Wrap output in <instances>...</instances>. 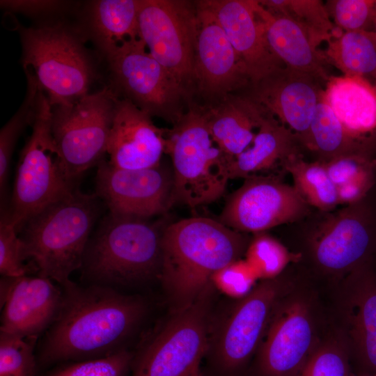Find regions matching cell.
Here are the masks:
<instances>
[{
	"instance_id": "obj_1",
	"label": "cell",
	"mask_w": 376,
	"mask_h": 376,
	"mask_svg": "<svg viewBox=\"0 0 376 376\" xmlns=\"http://www.w3.org/2000/svg\"><path fill=\"white\" fill-rule=\"evenodd\" d=\"M61 287V305L42 343L43 362L93 359L125 349L123 343L145 316L142 299L111 287L79 285L72 281Z\"/></svg>"
},
{
	"instance_id": "obj_2",
	"label": "cell",
	"mask_w": 376,
	"mask_h": 376,
	"mask_svg": "<svg viewBox=\"0 0 376 376\" xmlns=\"http://www.w3.org/2000/svg\"><path fill=\"white\" fill-rule=\"evenodd\" d=\"M248 244L243 233L211 218L191 217L167 224L159 279L178 309L194 303L219 272L240 259Z\"/></svg>"
},
{
	"instance_id": "obj_3",
	"label": "cell",
	"mask_w": 376,
	"mask_h": 376,
	"mask_svg": "<svg viewBox=\"0 0 376 376\" xmlns=\"http://www.w3.org/2000/svg\"><path fill=\"white\" fill-rule=\"evenodd\" d=\"M166 225L109 212L88 241L83 276L88 284L113 288L160 278Z\"/></svg>"
},
{
	"instance_id": "obj_4",
	"label": "cell",
	"mask_w": 376,
	"mask_h": 376,
	"mask_svg": "<svg viewBox=\"0 0 376 376\" xmlns=\"http://www.w3.org/2000/svg\"><path fill=\"white\" fill-rule=\"evenodd\" d=\"M99 210L96 194L74 189L28 220L20 237L39 276L60 286L71 281L81 267Z\"/></svg>"
},
{
	"instance_id": "obj_5",
	"label": "cell",
	"mask_w": 376,
	"mask_h": 376,
	"mask_svg": "<svg viewBox=\"0 0 376 376\" xmlns=\"http://www.w3.org/2000/svg\"><path fill=\"white\" fill-rule=\"evenodd\" d=\"M188 108L167 130L165 153L171 159L176 203L195 208L224 194L230 160L212 138L203 107L191 102Z\"/></svg>"
},
{
	"instance_id": "obj_6",
	"label": "cell",
	"mask_w": 376,
	"mask_h": 376,
	"mask_svg": "<svg viewBox=\"0 0 376 376\" xmlns=\"http://www.w3.org/2000/svg\"><path fill=\"white\" fill-rule=\"evenodd\" d=\"M22 63L52 107L86 95L94 73L81 40L61 23L22 29Z\"/></svg>"
},
{
	"instance_id": "obj_7",
	"label": "cell",
	"mask_w": 376,
	"mask_h": 376,
	"mask_svg": "<svg viewBox=\"0 0 376 376\" xmlns=\"http://www.w3.org/2000/svg\"><path fill=\"white\" fill-rule=\"evenodd\" d=\"M52 107L39 88L32 132L20 152L10 210L18 233L41 210L71 192L52 132Z\"/></svg>"
},
{
	"instance_id": "obj_8",
	"label": "cell",
	"mask_w": 376,
	"mask_h": 376,
	"mask_svg": "<svg viewBox=\"0 0 376 376\" xmlns=\"http://www.w3.org/2000/svg\"><path fill=\"white\" fill-rule=\"evenodd\" d=\"M118 99L105 87L70 104L52 107V132L70 185L104 159Z\"/></svg>"
},
{
	"instance_id": "obj_9",
	"label": "cell",
	"mask_w": 376,
	"mask_h": 376,
	"mask_svg": "<svg viewBox=\"0 0 376 376\" xmlns=\"http://www.w3.org/2000/svg\"><path fill=\"white\" fill-rule=\"evenodd\" d=\"M116 88L150 117L173 125L185 113L191 97L148 52L139 38L124 42L107 57Z\"/></svg>"
},
{
	"instance_id": "obj_10",
	"label": "cell",
	"mask_w": 376,
	"mask_h": 376,
	"mask_svg": "<svg viewBox=\"0 0 376 376\" xmlns=\"http://www.w3.org/2000/svg\"><path fill=\"white\" fill-rule=\"evenodd\" d=\"M198 19L196 1L141 0L139 38L191 97Z\"/></svg>"
},
{
	"instance_id": "obj_11",
	"label": "cell",
	"mask_w": 376,
	"mask_h": 376,
	"mask_svg": "<svg viewBox=\"0 0 376 376\" xmlns=\"http://www.w3.org/2000/svg\"><path fill=\"white\" fill-rule=\"evenodd\" d=\"M207 332L202 301L178 310L144 347L132 376H188L199 371L207 347Z\"/></svg>"
},
{
	"instance_id": "obj_12",
	"label": "cell",
	"mask_w": 376,
	"mask_h": 376,
	"mask_svg": "<svg viewBox=\"0 0 376 376\" xmlns=\"http://www.w3.org/2000/svg\"><path fill=\"white\" fill-rule=\"evenodd\" d=\"M109 212L150 219L176 203L172 166L162 162L141 169H123L103 159L97 165L96 192Z\"/></svg>"
},
{
	"instance_id": "obj_13",
	"label": "cell",
	"mask_w": 376,
	"mask_h": 376,
	"mask_svg": "<svg viewBox=\"0 0 376 376\" xmlns=\"http://www.w3.org/2000/svg\"><path fill=\"white\" fill-rule=\"evenodd\" d=\"M313 311L299 295L277 303L259 347L260 376H298L318 346Z\"/></svg>"
},
{
	"instance_id": "obj_14",
	"label": "cell",
	"mask_w": 376,
	"mask_h": 376,
	"mask_svg": "<svg viewBox=\"0 0 376 376\" xmlns=\"http://www.w3.org/2000/svg\"><path fill=\"white\" fill-rule=\"evenodd\" d=\"M313 257L329 274H350L376 257V194L373 190L328 222L313 239Z\"/></svg>"
},
{
	"instance_id": "obj_15",
	"label": "cell",
	"mask_w": 376,
	"mask_h": 376,
	"mask_svg": "<svg viewBox=\"0 0 376 376\" xmlns=\"http://www.w3.org/2000/svg\"><path fill=\"white\" fill-rule=\"evenodd\" d=\"M306 203L294 187L253 175L229 196L218 220L240 233L257 234L295 221Z\"/></svg>"
},
{
	"instance_id": "obj_16",
	"label": "cell",
	"mask_w": 376,
	"mask_h": 376,
	"mask_svg": "<svg viewBox=\"0 0 376 376\" xmlns=\"http://www.w3.org/2000/svg\"><path fill=\"white\" fill-rule=\"evenodd\" d=\"M196 2V92L213 104L237 91L246 89L251 83L224 30L205 0Z\"/></svg>"
},
{
	"instance_id": "obj_17",
	"label": "cell",
	"mask_w": 376,
	"mask_h": 376,
	"mask_svg": "<svg viewBox=\"0 0 376 376\" xmlns=\"http://www.w3.org/2000/svg\"><path fill=\"white\" fill-rule=\"evenodd\" d=\"M280 286L269 279L243 297L217 337L214 357L219 368L233 372L242 367L259 346L278 303Z\"/></svg>"
},
{
	"instance_id": "obj_18",
	"label": "cell",
	"mask_w": 376,
	"mask_h": 376,
	"mask_svg": "<svg viewBox=\"0 0 376 376\" xmlns=\"http://www.w3.org/2000/svg\"><path fill=\"white\" fill-rule=\"evenodd\" d=\"M0 332L36 340L55 320L62 288L52 280L27 275L1 279Z\"/></svg>"
},
{
	"instance_id": "obj_19",
	"label": "cell",
	"mask_w": 376,
	"mask_h": 376,
	"mask_svg": "<svg viewBox=\"0 0 376 376\" xmlns=\"http://www.w3.org/2000/svg\"><path fill=\"white\" fill-rule=\"evenodd\" d=\"M320 81L283 66L248 87L245 95L304 137L323 92Z\"/></svg>"
},
{
	"instance_id": "obj_20",
	"label": "cell",
	"mask_w": 376,
	"mask_h": 376,
	"mask_svg": "<svg viewBox=\"0 0 376 376\" xmlns=\"http://www.w3.org/2000/svg\"><path fill=\"white\" fill-rule=\"evenodd\" d=\"M205 1L236 52L249 79L250 86L284 66L267 42L263 22L259 13V1Z\"/></svg>"
},
{
	"instance_id": "obj_21",
	"label": "cell",
	"mask_w": 376,
	"mask_h": 376,
	"mask_svg": "<svg viewBox=\"0 0 376 376\" xmlns=\"http://www.w3.org/2000/svg\"><path fill=\"white\" fill-rule=\"evenodd\" d=\"M166 132L131 102L118 98L107 144L108 162L129 170L155 166L165 153Z\"/></svg>"
},
{
	"instance_id": "obj_22",
	"label": "cell",
	"mask_w": 376,
	"mask_h": 376,
	"mask_svg": "<svg viewBox=\"0 0 376 376\" xmlns=\"http://www.w3.org/2000/svg\"><path fill=\"white\" fill-rule=\"evenodd\" d=\"M373 260L347 274L343 308L357 374L376 375V272Z\"/></svg>"
},
{
	"instance_id": "obj_23",
	"label": "cell",
	"mask_w": 376,
	"mask_h": 376,
	"mask_svg": "<svg viewBox=\"0 0 376 376\" xmlns=\"http://www.w3.org/2000/svg\"><path fill=\"white\" fill-rule=\"evenodd\" d=\"M322 97L346 130L368 151L376 150V86L357 76H330Z\"/></svg>"
},
{
	"instance_id": "obj_24",
	"label": "cell",
	"mask_w": 376,
	"mask_h": 376,
	"mask_svg": "<svg viewBox=\"0 0 376 376\" xmlns=\"http://www.w3.org/2000/svg\"><path fill=\"white\" fill-rule=\"evenodd\" d=\"M259 13L268 46L284 66L326 82L329 76L327 62L318 49L320 42L294 19L271 13L260 3Z\"/></svg>"
},
{
	"instance_id": "obj_25",
	"label": "cell",
	"mask_w": 376,
	"mask_h": 376,
	"mask_svg": "<svg viewBox=\"0 0 376 376\" xmlns=\"http://www.w3.org/2000/svg\"><path fill=\"white\" fill-rule=\"evenodd\" d=\"M212 139L230 162L248 148L267 111L245 95L203 107Z\"/></svg>"
},
{
	"instance_id": "obj_26",
	"label": "cell",
	"mask_w": 376,
	"mask_h": 376,
	"mask_svg": "<svg viewBox=\"0 0 376 376\" xmlns=\"http://www.w3.org/2000/svg\"><path fill=\"white\" fill-rule=\"evenodd\" d=\"M294 147L292 132L267 112L251 146L230 162V179H245L272 169L295 154Z\"/></svg>"
},
{
	"instance_id": "obj_27",
	"label": "cell",
	"mask_w": 376,
	"mask_h": 376,
	"mask_svg": "<svg viewBox=\"0 0 376 376\" xmlns=\"http://www.w3.org/2000/svg\"><path fill=\"white\" fill-rule=\"evenodd\" d=\"M141 0L92 1L88 20L92 37L107 57L124 42L139 39Z\"/></svg>"
},
{
	"instance_id": "obj_28",
	"label": "cell",
	"mask_w": 376,
	"mask_h": 376,
	"mask_svg": "<svg viewBox=\"0 0 376 376\" xmlns=\"http://www.w3.org/2000/svg\"><path fill=\"white\" fill-rule=\"evenodd\" d=\"M327 42V47L322 52L327 63L334 65L343 75L376 81V33L374 31H343Z\"/></svg>"
},
{
	"instance_id": "obj_29",
	"label": "cell",
	"mask_w": 376,
	"mask_h": 376,
	"mask_svg": "<svg viewBox=\"0 0 376 376\" xmlns=\"http://www.w3.org/2000/svg\"><path fill=\"white\" fill-rule=\"evenodd\" d=\"M304 139L308 147L330 159L351 153L374 155L346 130L322 94Z\"/></svg>"
},
{
	"instance_id": "obj_30",
	"label": "cell",
	"mask_w": 376,
	"mask_h": 376,
	"mask_svg": "<svg viewBox=\"0 0 376 376\" xmlns=\"http://www.w3.org/2000/svg\"><path fill=\"white\" fill-rule=\"evenodd\" d=\"M285 163L294 187L306 203L322 210L332 209L339 203L337 188L324 162H306L293 154Z\"/></svg>"
},
{
	"instance_id": "obj_31",
	"label": "cell",
	"mask_w": 376,
	"mask_h": 376,
	"mask_svg": "<svg viewBox=\"0 0 376 376\" xmlns=\"http://www.w3.org/2000/svg\"><path fill=\"white\" fill-rule=\"evenodd\" d=\"M260 3L267 10L285 15L303 26L320 42L338 37L325 4L320 0H263Z\"/></svg>"
},
{
	"instance_id": "obj_32",
	"label": "cell",
	"mask_w": 376,
	"mask_h": 376,
	"mask_svg": "<svg viewBox=\"0 0 376 376\" xmlns=\"http://www.w3.org/2000/svg\"><path fill=\"white\" fill-rule=\"evenodd\" d=\"M27 91L25 98L15 115L1 128L0 132V192L3 197L12 155L15 146L24 129L32 125L39 87L34 78L26 73Z\"/></svg>"
},
{
	"instance_id": "obj_33",
	"label": "cell",
	"mask_w": 376,
	"mask_h": 376,
	"mask_svg": "<svg viewBox=\"0 0 376 376\" xmlns=\"http://www.w3.org/2000/svg\"><path fill=\"white\" fill-rule=\"evenodd\" d=\"M350 350L345 336L318 345L298 376H349Z\"/></svg>"
},
{
	"instance_id": "obj_34",
	"label": "cell",
	"mask_w": 376,
	"mask_h": 376,
	"mask_svg": "<svg viewBox=\"0 0 376 376\" xmlns=\"http://www.w3.org/2000/svg\"><path fill=\"white\" fill-rule=\"evenodd\" d=\"M246 261L258 278L273 279L286 267L290 260L288 249L274 237L257 233L246 249Z\"/></svg>"
},
{
	"instance_id": "obj_35",
	"label": "cell",
	"mask_w": 376,
	"mask_h": 376,
	"mask_svg": "<svg viewBox=\"0 0 376 376\" xmlns=\"http://www.w3.org/2000/svg\"><path fill=\"white\" fill-rule=\"evenodd\" d=\"M31 340L0 332V376H35Z\"/></svg>"
},
{
	"instance_id": "obj_36",
	"label": "cell",
	"mask_w": 376,
	"mask_h": 376,
	"mask_svg": "<svg viewBox=\"0 0 376 376\" xmlns=\"http://www.w3.org/2000/svg\"><path fill=\"white\" fill-rule=\"evenodd\" d=\"M12 220L10 210H3L0 219V274L3 277L26 275L25 246Z\"/></svg>"
},
{
	"instance_id": "obj_37",
	"label": "cell",
	"mask_w": 376,
	"mask_h": 376,
	"mask_svg": "<svg viewBox=\"0 0 376 376\" xmlns=\"http://www.w3.org/2000/svg\"><path fill=\"white\" fill-rule=\"evenodd\" d=\"M325 6L336 27L344 31L374 30L376 0H331Z\"/></svg>"
},
{
	"instance_id": "obj_38",
	"label": "cell",
	"mask_w": 376,
	"mask_h": 376,
	"mask_svg": "<svg viewBox=\"0 0 376 376\" xmlns=\"http://www.w3.org/2000/svg\"><path fill=\"white\" fill-rule=\"evenodd\" d=\"M133 361L125 349L105 357L79 361L48 376H125Z\"/></svg>"
},
{
	"instance_id": "obj_39",
	"label": "cell",
	"mask_w": 376,
	"mask_h": 376,
	"mask_svg": "<svg viewBox=\"0 0 376 376\" xmlns=\"http://www.w3.org/2000/svg\"><path fill=\"white\" fill-rule=\"evenodd\" d=\"M256 278V272L246 260L239 259L219 272L213 279L221 286L230 288L232 293L244 297L252 290Z\"/></svg>"
},
{
	"instance_id": "obj_40",
	"label": "cell",
	"mask_w": 376,
	"mask_h": 376,
	"mask_svg": "<svg viewBox=\"0 0 376 376\" xmlns=\"http://www.w3.org/2000/svg\"><path fill=\"white\" fill-rule=\"evenodd\" d=\"M66 4L65 1L52 0L1 1V7L2 8L29 16H40L55 13L65 8Z\"/></svg>"
},
{
	"instance_id": "obj_41",
	"label": "cell",
	"mask_w": 376,
	"mask_h": 376,
	"mask_svg": "<svg viewBox=\"0 0 376 376\" xmlns=\"http://www.w3.org/2000/svg\"><path fill=\"white\" fill-rule=\"evenodd\" d=\"M349 376H376V375H366V374L352 375V374H350Z\"/></svg>"
},
{
	"instance_id": "obj_42",
	"label": "cell",
	"mask_w": 376,
	"mask_h": 376,
	"mask_svg": "<svg viewBox=\"0 0 376 376\" xmlns=\"http://www.w3.org/2000/svg\"><path fill=\"white\" fill-rule=\"evenodd\" d=\"M188 376H201L200 370Z\"/></svg>"
},
{
	"instance_id": "obj_43",
	"label": "cell",
	"mask_w": 376,
	"mask_h": 376,
	"mask_svg": "<svg viewBox=\"0 0 376 376\" xmlns=\"http://www.w3.org/2000/svg\"><path fill=\"white\" fill-rule=\"evenodd\" d=\"M373 264H374V267H375V272H376V257L374 259Z\"/></svg>"
},
{
	"instance_id": "obj_44",
	"label": "cell",
	"mask_w": 376,
	"mask_h": 376,
	"mask_svg": "<svg viewBox=\"0 0 376 376\" xmlns=\"http://www.w3.org/2000/svg\"><path fill=\"white\" fill-rule=\"evenodd\" d=\"M375 33H376V19L375 21V24H374V30Z\"/></svg>"
},
{
	"instance_id": "obj_45",
	"label": "cell",
	"mask_w": 376,
	"mask_h": 376,
	"mask_svg": "<svg viewBox=\"0 0 376 376\" xmlns=\"http://www.w3.org/2000/svg\"><path fill=\"white\" fill-rule=\"evenodd\" d=\"M376 86V85H375Z\"/></svg>"
}]
</instances>
